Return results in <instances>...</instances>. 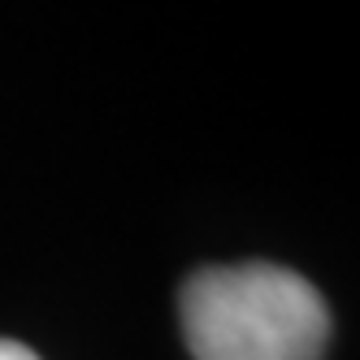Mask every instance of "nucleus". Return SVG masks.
Returning <instances> with one entry per match:
<instances>
[{"instance_id":"nucleus-1","label":"nucleus","mask_w":360,"mask_h":360,"mask_svg":"<svg viewBox=\"0 0 360 360\" xmlns=\"http://www.w3.org/2000/svg\"><path fill=\"white\" fill-rule=\"evenodd\" d=\"M178 308L195 360H317L330 339L326 300L282 265L200 269Z\"/></svg>"},{"instance_id":"nucleus-2","label":"nucleus","mask_w":360,"mask_h":360,"mask_svg":"<svg viewBox=\"0 0 360 360\" xmlns=\"http://www.w3.org/2000/svg\"><path fill=\"white\" fill-rule=\"evenodd\" d=\"M0 360H39V356L18 339H0Z\"/></svg>"}]
</instances>
